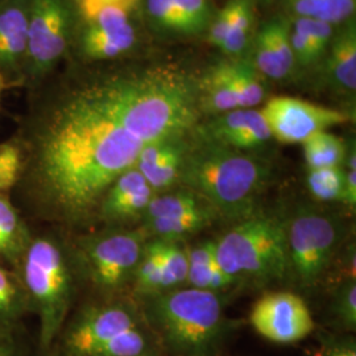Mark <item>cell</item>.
I'll list each match as a JSON object with an SVG mask.
<instances>
[{
  "label": "cell",
  "instance_id": "obj_9",
  "mask_svg": "<svg viewBox=\"0 0 356 356\" xmlns=\"http://www.w3.org/2000/svg\"><path fill=\"white\" fill-rule=\"evenodd\" d=\"M76 3L32 0L20 86L29 89L54 73L76 36Z\"/></svg>",
  "mask_w": 356,
  "mask_h": 356
},
{
  "label": "cell",
  "instance_id": "obj_20",
  "mask_svg": "<svg viewBox=\"0 0 356 356\" xmlns=\"http://www.w3.org/2000/svg\"><path fill=\"white\" fill-rule=\"evenodd\" d=\"M29 317L24 289L13 268L0 261V332L26 327Z\"/></svg>",
  "mask_w": 356,
  "mask_h": 356
},
{
  "label": "cell",
  "instance_id": "obj_2",
  "mask_svg": "<svg viewBox=\"0 0 356 356\" xmlns=\"http://www.w3.org/2000/svg\"><path fill=\"white\" fill-rule=\"evenodd\" d=\"M15 270L24 289L29 316L38 319L36 346L51 348L81 300L70 232L32 225V235Z\"/></svg>",
  "mask_w": 356,
  "mask_h": 356
},
{
  "label": "cell",
  "instance_id": "obj_35",
  "mask_svg": "<svg viewBox=\"0 0 356 356\" xmlns=\"http://www.w3.org/2000/svg\"><path fill=\"white\" fill-rule=\"evenodd\" d=\"M314 356H356L355 337L342 332H323Z\"/></svg>",
  "mask_w": 356,
  "mask_h": 356
},
{
  "label": "cell",
  "instance_id": "obj_3",
  "mask_svg": "<svg viewBox=\"0 0 356 356\" xmlns=\"http://www.w3.org/2000/svg\"><path fill=\"white\" fill-rule=\"evenodd\" d=\"M222 297L176 288L135 301L166 356H218L236 330Z\"/></svg>",
  "mask_w": 356,
  "mask_h": 356
},
{
  "label": "cell",
  "instance_id": "obj_6",
  "mask_svg": "<svg viewBox=\"0 0 356 356\" xmlns=\"http://www.w3.org/2000/svg\"><path fill=\"white\" fill-rule=\"evenodd\" d=\"M148 239L140 226L97 227L70 234L81 300L128 296Z\"/></svg>",
  "mask_w": 356,
  "mask_h": 356
},
{
  "label": "cell",
  "instance_id": "obj_46",
  "mask_svg": "<svg viewBox=\"0 0 356 356\" xmlns=\"http://www.w3.org/2000/svg\"><path fill=\"white\" fill-rule=\"evenodd\" d=\"M74 1H76V0H74Z\"/></svg>",
  "mask_w": 356,
  "mask_h": 356
},
{
  "label": "cell",
  "instance_id": "obj_19",
  "mask_svg": "<svg viewBox=\"0 0 356 356\" xmlns=\"http://www.w3.org/2000/svg\"><path fill=\"white\" fill-rule=\"evenodd\" d=\"M135 41L136 36L132 24L113 31L83 24L78 38V45L83 58L89 61H107L127 53Z\"/></svg>",
  "mask_w": 356,
  "mask_h": 356
},
{
  "label": "cell",
  "instance_id": "obj_45",
  "mask_svg": "<svg viewBox=\"0 0 356 356\" xmlns=\"http://www.w3.org/2000/svg\"><path fill=\"white\" fill-rule=\"evenodd\" d=\"M134 1H135V0H131V3H134Z\"/></svg>",
  "mask_w": 356,
  "mask_h": 356
},
{
  "label": "cell",
  "instance_id": "obj_12",
  "mask_svg": "<svg viewBox=\"0 0 356 356\" xmlns=\"http://www.w3.org/2000/svg\"><path fill=\"white\" fill-rule=\"evenodd\" d=\"M250 323L260 337L276 344L301 342L316 330L304 298L286 291L263 294L251 309Z\"/></svg>",
  "mask_w": 356,
  "mask_h": 356
},
{
  "label": "cell",
  "instance_id": "obj_4",
  "mask_svg": "<svg viewBox=\"0 0 356 356\" xmlns=\"http://www.w3.org/2000/svg\"><path fill=\"white\" fill-rule=\"evenodd\" d=\"M53 346L58 356H166L131 296L79 300Z\"/></svg>",
  "mask_w": 356,
  "mask_h": 356
},
{
  "label": "cell",
  "instance_id": "obj_17",
  "mask_svg": "<svg viewBox=\"0 0 356 356\" xmlns=\"http://www.w3.org/2000/svg\"><path fill=\"white\" fill-rule=\"evenodd\" d=\"M186 285L219 294H225L231 288L238 286L218 263L216 241H204L188 248Z\"/></svg>",
  "mask_w": 356,
  "mask_h": 356
},
{
  "label": "cell",
  "instance_id": "obj_13",
  "mask_svg": "<svg viewBox=\"0 0 356 356\" xmlns=\"http://www.w3.org/2000/svg\"><path fill=\"white\" fill-rule=\"evenodd\" d=\"M154 194L135 166L128 169L104 193L97 210L94 229L139 227Z\"/></svg>",
  "mask_w": 356,
  "mask_h": 356
},
{
  "label": "cell",
  "instance_id": "obj_25",
  "mask_svg": "<svg viewBox=\"0 0 356 356\" xmlns=\"http://www.w3.org/2000/svg\"><path fill=\"white\" fill-rule=\"evenodd\" d=\"M297 17H310L331 26L343 23L355 13L356 0H289Z\"/></svg>",
  "mask_w": 356,
  "mask_h": 356
},
{
  "label": "cell",
  "instance_id": "obj_7",
  "mask_svg": "<svg viewBox=\"0 0 356 356\" xmlns=\"http://www.w3.org/2000/svg\"><path fill=\"white\" fill-rule=\"evenodd\" d=\"M216 243L220 268L239 285H266L288 277L284 216L254 213L236 220Z\"/></svg>",
  "mask_w": 356,
  "mask_h": 356
},
{
  "label": "cell",
  "instance_id": "obj_34",
  "mask_svg": "<svg viewBox=\"0 0 356 356\" xmlns=\"http://www.w3.org/2000/svg\"><path fill=\"white\" fill-rule=\"evenodd\" d=\"M254 67L264 76H269L272 79H281L288 76V72L282 67L277 56L275 54L273 48L269 42L267 33L261 29L257 41H256V49H254Z\"/></svg>",
  "mask_w": 356,
  "mask_h": 356
},
{
  "label": "cell",
  "instance_id": "obj_10",
  "mask_svg": "<svg viewBox=\"0 0 356 356\" xmlns=\"http://www.w3.org/2000/svg\"><path fill=\"white\" fill-rule=\"evenodd\" d=\"M219 218L216 209L200 194L179 185L154 194L140 227L149 239L184 243Z\"/></svg>",
  "mask_w": 356,
  "mask_h": 356
},
{
  "label": "cell",
  "instance_id": "obj_30",
  "mask_svg": "<svg viewBox=\"0 0 356 356\" xmlns=\"http://www.w3.org/2000/svg\"><path fill=\"white\" fill-rule=\"evenodd\" d=\"M231 22L226 38L220 48L227 53H239L247 44L252 23V10L248 0H232Z\"/></svg>",
  "mask_w": 356,
  "mask_h": 356
},
{
  "label": "cell",
  "instance_id": "obj_42",
  "mask_svg": "<svg viewBox=\"0 0 356 356\" xmlns=\"http://www.w3.org/2000/svg\"><path fill=\"white\" fill-rule=\"evenodd\" d=\"M35 356H58V353L54 346H51V348H45V350L38 348V346H36Z\"/></svg>",
  "mask_w": 356,
  "mask_h": 356
},
{
  "label": "cell",
  "instance_id": "obj_14",
  "mask_svg": "<svg viewBox=\"0 0 356 356\" xmlns=\"http://www.w3.org/2000/svg\"><path fill=\"white\" fill-rule=\"evenodd\" d=\"M200 140L238 151H252L272 139L261 110L236 108L216 115L204 127L197 128Z\"/></svg>",
  "mask_w": 356,
  "mask_h": 356
},
{
  "label": "cell",
  "instance_id": "obj_32",
  "mask_svg": "<svg viewBox=\"0 0 356 356\" xmlns=\"http://www.w3.org/2000/svg\"><path fill=\"white\" fill-rule=\"evenodd\" d=\"M147 8L160 26L184 33H193L191 24L176 0H148Z\"/></svg>",
  "mask_w": 356,
  "mask_h": 356
},
{
  "label": "cell",
  "instance_id": "obj_8",
  "mask_svg": "<svg viewBox=\"0 0 356 356\" xmlns=\"http://www.w3.org/2000/svg\"><path fill=\"white\" fill-rule=\"evenodd\" d=\"M288 279L304 289L318 286L347 242L343 219L317 204L296 206L284 216Z\"/></svg>",
  "mask_w": 356,
  "mask_h": 356
},
{
  "label": "cell",
  "instance_id": "obj_11",
  "mask_svg": "<svg viewBox=\"0 0 356 356\" xmlns=\"http://www.w3.org/2000/svg\"><path fill=\"white\" fill-rule=\"evenodd\" d=\"M261 113L272 139L282 144H302L318 132L351 120L348 113L291 97L269 99Z\"/></svg>",
  "mask_w": 356,
  "mask_h": 356
},
{
  "label": "cell",
  "instance_id": "obj_31",
  "mask_svg": "<svg viewBox=\"0 0 356 356\" xmlns=\"http://www.w3.org/2000/svg\"><path fill=\"white\" fill-rule=\"evenodd\" d=\"M165 268L172 289L186 285L188 277V248L181 243L153 239Z\"/></svg>",
  "mask_w": 356,
  "mask_h": 356
},
{
  "label": "cell",
  "instance_id": "obj_5",
  "mask_svg": "<svg viewBox=\"0 0 356 356\" xmlns=\"http://www.w3.org/2000/svg\"><path fill=\"white\" fill-rule=\"evenodd\" d=\"M272 170L254 154L213 143L189 147L179 185L200 194L220 218L241 220L256 213Z\"/></svg>",
  "mask_w": 356,
  "mask_h": 356
},
{
  "label": "cell",
  "instance_id": "obj_23",
  "mask_svg": "<svg viewBox=\"0 0 356 356\" xmlns=\"http://www.w3.org/2000/svg\"><path fill=\"white\" fill-rule=\"evenodd\" d=\"M200 107L201 113L219 115L241 108L239 98L232 83L229 65L223 64L214 69L213 73L204 81L200 88Z\"/></svg>",
  "mask_w": 356,
  "mask_h": 356
},
{
  "label": "cell",
  "instance_id": "obj_29",
  "mask_svg": "<svg viewBox=\"0 0 356 356\" xmlns=\"http://www.w3.org/2000/svg\"><path fill=\"white\" fill-rule=\"evenodd\" d=\"M232 83L239 98L241 108H254L264 101L266 89L254 66L238 63L229 64Z\"/></svg>",
  "mask_w": 356,
  "mask_h": 356
},
{
  "label": "cell",
  "instance_id": "obj_21",
  "mask_svg": "<svg viewBox=\"0 0 356 356\" xmlns=\"http://www.w3.org/2000/svg\"><path fill=\"white\" fill-rule=\"evenodd\" d=\"M168 291H172V286L166 276L165 268L163 266L156 243L153 239H148L128 296L134 300H140Z\"/></svg>",
  "mask_w": 356,
  "mask_h": 356
},
{
  "label": "cell",
  "instance_id": "obj_18",
  "mask_svg": "<svg viewBox=\"0 0 356 356\" xmlns=\"http://www.w3.org/2000/svg\"><path fill=\"white\" fill-rule=\"evenodd\" d=\"M32 235V225L15 204L11 195L0 194V261L17 267Z\"/></svg>",
  "mask_w": 356,
  "mask_h": 356
},
{
  "label": "cell",
  "instance_id": "obj_16",
  "mask_svg": "<svg viewBox=\"0 0 356 356\" xmlns=\"http://www.w3.org/2000/svg\"><path fill=\"white\" fill-rule=\"evenodd\" d=\"M189 147L186 138L154 143L141 151L135 168L154 193L173 189L179 186Z\"/></svg>",
  "mask_w": 356,
  "mask_h": 356
},
{
  "label": "cell",
  "instance_id": "obj_22",
  "mask_svg": "<svg viewBox=\"0 0 356 356\" xmlns=\"http://www.w3.org/2000/svg\"><path fill=\"white\" fill-rule=\"evenodd\" d=\"M330 73L335 82L350 92L356 89V26L350 20L331 45Z\"/></svg>",
  "mask_w": 356,
  "mask_h": 356
},
{
  "label": "cell",
  "instance_id": "obj_36",
  "mask_svg": "<svg viewBox=\"0 0 356 356\" xmlns=\"http://www.w3.org/2000/svg\"><path fill=\"white\" fill-rule=\"evenodd\" d=\"M36 337L32 338L26 327L0 332V356H35Z\"/></svg>",
  "mask_w": 356,
  "mask_h": 356
},
{
  "label": "cell",
  "instance_id": "obj_40",
  "mask_svg": "<svg viewBox=\"0 0 356 356\" xmlns=\"http://www.w3.org/2000/svg\"><path fill=\"white\" fill-rule=\"evenodd\" d=\"M229 22H231V4L229 3L220 13L216 15L209 31L210 41L219 48L229 32Z\"/></svg>",
  "mask_w": 356,
  "mask_h": 356
},
{
  "label": "cell",
  "instance_id": "obj_26",
  "mask_svg": "<svg viewBox=\"0 0 356 356\" xmlns=\"http://www.w3.org/2000/svg\"><path fill=\"white\" fill-rule=\"evenodd\" d=\"M330 314L337 332H355L356 279H347L335 285L331 297Z\"/></svg>",
  "mask_w": 356,
  "mask_h": 356
},
{
  "label": "cell",
  "instance_id": "obj_33",
  "mask_svg": "<svg viewBox=\"0 0 356 356\" xmlns=\"http://www.w3.org/2000/svg\"><path fill=\"white\" fill-rule=\"evenodd\" d=\"M263 31L267 33L269 42L273 48L275 54L277 56L282 67L288 72V74L292 70L294 65L293 58L292 45H291V29L285 22L280 19H276L263 28Z\"/></svg>",
  "mask_w": 356,
  "mask_h": 356
},
{
  "label": "cell",
  "instance_id": "obj_39",
  "mask_svg": "<svg viewBox=\"0 0 356 356\" xmlns=\"http://www.w3.org/2000/svg\"><path fill=\"white\" fill-rule=\"evenodd\" d=\"M291 45H292L294 63H300L304 66L313 64L321 57V53L302 29L293 26L291 29Z\"/></svg>",
  "mask_w": 356,
  "mask_h": 356
},
{
  "label": "cell",
  "instance_id": "obj_44",
  "mask_svg": "<svg viewBox=\"0 0 356 356\" xmlns=\"http://www.w3.org/2000/svg\"><path fill=\"white\" fill-rule=\"evenodd\" d=\"M7 88V83L6 81L3 79V76H0V102H1V95H3V91Z\"/></svg>",
  "mask_w": 356,
  "mask_h": 356
},
{
  "label": "cell",
  "instance_id": "obj_27",
  "mask_svg": "<svg viewBox=\"0 0 356 356\" xmlns=\"http://www.w3.org/2000/svg\"><path fill=\"white\" fill-rule=\"evenodd\" d=\"M306 188L317 202H342L344 193L343 166L307 169Z\"/></svg>",
  "mask_w": 356,
  "mask_h": 356
},
{
  "label": "cell",
  "instance_id": "obj_28",
  "mask_svg": "<svg viewBox=\"0 0 356 356\" xmlns=\"http://www.w3.org/2000/svg\"><path fill=\"white\" fill-rule=\"evenodd\" d=\"M24 170V152L19 140L11 136L0 141V194L13 195Z\"/></svg>",
  "mask_w": 356,
  "mask_h": 356
},
{
  "label": "cell",
  "instance_id": "obj_38",
  "mask_svg": "<svg viewBox=\"0 0 356 356\" xmlns=\"http://www.w3.org/2000/svg\"><path fill=\"white\" fill-rule=\"evenodd\" d=\"M178 7L191 24V31L200 32L210 24L211 10L209 0H176Z\"/></svg>",
  "mask_w": 356,
  "mask_h": 356
},
{
  "label": "cell",
  "instance_id": "obj_37",
  "mask_svg": "<svg viewBox=\"0 0 356 356\" xmlns=\"http://www.w3.org/2000/svg\"><path fill=\"white\" fill-rule=\"evenodd\" d=\"M293 26H298L302 29L309 38L313 41L316 48L322 54L330 45L332 38V28L326 22H322L318 19H310V17H296Z\"/></svg>",
  "mask_w": 356,
  "mask_h": 356
},
{
  "label": "cell",
  "instance_id": "obj_24",
  "mask_svg": "<svg viewBox=\"0 0 356 356\" xmlns=\"http://www.w3.org/2000/svg\"><path fill=\"white\" fill-rule=\"evenodd\" d=\"M307 169L343 166L347 145L339 136L329 131L318 132L302 143Z\"/></svg>",
  "mask_w": 356,
  "mask_h": 356
},
{
  "label": "cell",
  "instance_id": "obj_41",
  "mask_svg": "<svg viewBox=\"0 0 356 356\" xmlns=\"http://www.w3.org/2000/svg\"><path fill=\"white\" fill-rule=\"evenodd\" d=\"M342 204L350 211H355L356 207V170L344 169V193Z\"/></svg>",
  "mask_w": 356,
  "mask_h": 356
},
{
  "label": "cell",
  "instance_id": "obj_1",
  "mask_svg": "<svg viewBox=\"0 0 356 356\" xmlns=\"http://www.w3.org/2000/svg\"><path fill=\"white\" fill-rule=\"evenodd\" d=\"M13 136L24 152L13 202L31 225L70 234L94 229L104 193L148 147L126 111L118 73L47 76L26 89Z\"/></svg>",
  "mask_w": 356,
  "mask_h": 356
},
{
  "label": "cell",
  "instance_id": "obj_15",
  "mask_svg": "<svg viewBox=\"0 0 356 356\" xmlns=\"http://www.w3.org/2000/svg\"><path fill=\"white\" fill-rule=\"evenodd\" d=\"M32 0H0V76L20 86Z\"/></svg>",
  "mask_w": 356,
  "mask_h": 356
},
{
  "label": "cell",
  "instance_id": "obj_43",
  "mask_svg": "<svg viewBox=\"0 0 356 356\" xmlns=\"http://www.w3.org/2000/svg\"><path fill=\"white\" fill-rule=\"evenodd\" d=\"M99 1H103V3H115V4H124V6H128V7H131V0H99Z\"/></svg>",
  "mask_w": 356,
  "mask_h": 356
}]
</instances>
